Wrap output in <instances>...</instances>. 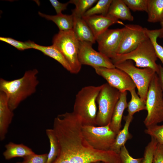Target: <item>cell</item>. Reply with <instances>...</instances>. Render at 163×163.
Listing matches in <instances>:
<instances>
[{"label":"cell","mask_w":163,"mask_h":163,"mask_svg":"<svg viewBox=\"0 0 163 163\" xmlns=\"http://www.w3.org/2000/svg\"><path fill=\"white\" fill-rule=\"evenodd\" d=\"M80 118L73 112L59 114L54 120L53 129L59 144L58 155L52 163H121L119 154L111 150L92 148L82 133Z\"/></svg>","instance_id":"cell-1"},{"label":"cell","mask_w":163,"mask_h":163,"mask_svg":"<svg viewBox=\"0 0 163 163\" xmlns=\"http://www.w3.org/2000/svg\"><path fill=\"white\" fill-rule=\"evenodd\" d=\"M38 71L34 69L26 71L21 78L12 80L0 79V91L5 93L11 110L13 111L20 104L34 94L39 84Z\"/></svg>","instance_id":"cell-2"},{"label":"cell","mask_w":163,"mask_h":163,"mask_svg":"<svg viewBox=\"0 0 163 163\" xmlns=\"http://www.w3.org/2000/svg\"><path fill=\"white\" fill-rule=\"evenodd\" d=\"M102 86L84 87L76 95L72 112L80 118L83 125L96 126L97 99Z\"/></svg>","instance_id":"cell-3"},{"label":"cell","mask_w":163,"mask_h":163,"mask_svg":"<svg viewBox=\"0 0 163 163\" xmlns=\"http://www.w3.org/2000/svg\"><path fill=\"white\" fill-rule=\"evenodd\" d=\"M115 65L130 60L135 62L138 68H150L157 73L158 71V65L156 63L157 57L153 45L149 38L140 43L134 50L126 54H117L111 59Z\"/></svg>","instance_id":"cell-4"},{"label":"cell","mask_w":163,"mask_h":163,"mask_svg":"<svg viewBox=\"0 0 163 163\" xmlns=\"http://www.w3.org/2000/svg\"><path fill=\"white\" fill-rule=\"evenodd\" d=\"M146 106L147 114L143 123L147 128L163 121V92L156 73L149 87Z\"/></svg>","instance_id":"cell-5"},{"label":"cell","mask_w":163,"mask_h":163,"mask_svg":"<svg viewBox=\"0 0 163 163\" xmlns=\"http://www.w3.org/2000/svg\"><path fill=\"white\" fill-rule=\"evenodd\" d=\"M52 42L69 64L71 69V73H78L82 67L78 56L79 41L72 30L59 31L53 37Z\"/></svg>","instance_id":"cell-6"},{"label":"cell","mask_w":163,"mask_h":163,"mask_svg":"<svg viewBox=\"0 0 163 163\" xmlns=\"http://www.w3.org/2000/svg\"><path fill=\"white\" fill-rule=\"evenodd\" d=\"M102 85L97 99L98 110L96 123L98 126H104L110 123L120 94L119 91L107 83Z\"/></svg>","instance_id":"cell-7"},{"label":"cell","mask_w":163,"mask_h":163,"mask_svg":"<svg viewBox=\"0 0 163 163\" xmlns=\"http://www.w3.org/2000/svg\"><path fill=\"white\" fill-rule=\"evenodd\" d=\"M82 131L84 138L92 148L101 151L110 150L117 135L110 128V123L97 126L82 125Z\"/></svg>","instance_id":"cell-8"},{"label":"cell","mask_w":163,"mask_h":163,"mask_svg":"<svg viewBox=\"0 0 163 163\" xmlns=\"http://www.w3.org/2000/svg\"><path fill=\"white\" fill-rule=\"evenodd\" d=\"M114 65L129 76L137 88L138 94L142 100L146 101L149 87L155 72L150 68H138L130 60Z\"/></svg>","instance_id":"cell-9"},{"label":"cell","mask_w":163,"mask_h":163,"mask_svg":"<svg viewBox=\"0 0 163 163\" xmlns=\"http://www.w3.org/2000/svg\"><path fill=\"white\" fill-rule=\"evenodd\" d=\"M119 45L117 54L129 53L135 49L144 40L149 38L146 28L137 24L125 25Z\"/></svg>","instance_id":"cell-10"},{"label":"cell","mask_w":163,"mask_h":163,"mask_svg":"<svg viewBox=\"0 0 163 163\" xmlns=\"http://www.w3.org/2000/svg\"><path fill=\"white\" fill-rule=\"evenodd\" d=\"M93 44L80 42L78 59L81 65L90 66L94 69L98 67L116 68L110 59L93 49Z\"/></svg>","instance_id":"cell-11"},{"label":"cell","mask_w":163,"mask_h":163,"mask_svg":"<svg viewBox=\"0 0 163 163\" xmlns=\"http://www.w3.org/2000/svg\"><path fill=\"white\" fill-rule=\"evenodd\" d=\"M96 73L103 78L111 87L122 92L135 89L136 85L126 72L116 68H94Z\"/></svg>","instance_id":"cell-12"},{"label":"cell","mask_w":163,"mask_h":163,"mask_svg":"<svg viewBox=\"0 0 163 163\" xmlns=\"http://www.w3.org/2000/svg\"><path fill=\"white\" fill-rule=\"evenodd\" d=\"M123 28L108 29L96 39L99 52L111 59L117 54Z\"/></svg>","instance_id":"cell-13"},{"label":"cell","mask_w":163,"mask_h":163,"mask_svg":"<svg viewBox=\"0 0 163 163\" xmlns=\"http://www.w3.org/2000/svg\"><path fill=\"white\" fill-rule=\"evenodd\" d=\"M82 18L90 28L96 39L112 25L115 24L124 25L119 19L107 14L95 15Z\"/></svg>","instance_id":"cell-14"},{"label":"cell","mask_w":163,"mask_h":163,"mask_svg":"<svg viewBox=\"0 0 163 163\" xmlns=\"http://www.w3.org/2000/svg\"><path fill=\"white\" fill-rule=\"evenodd\" d=\"M14 114L10 109L8 97L4 92L0 91V140L5 139Z\"/></svg>","instance_id":"cell-15"},{"label":"cell","mask_w":163,"mask_h":163,"mask_svg":"<svg viewBox=\"0 0 163 163\" xmlns=\"http://www.w3.org/2000/svg\"><path fill=\"white\" fill-rule=\"evenodd\" d=\"M127 91L120 92V96L114 109L110 123L111 129L117 134L121 130L124 111L127 107Z\"/></svg>","instance_id":"cell-16"},{"label":"cell","mask_w":163,"mask_h":163,"mask_svg":"<svg viewBox=\"0 0 163 163\" xmlns=\"http://www.w3.org/2000/svg\"><path fill=\"white\" fill-rule=\"evenodd\" d=\"M73 17L72 30L79 41L95 43L96 38L84 20L82 18Z\"/></svg>","instance_id":"cell-17"},{"label":"cell","mask_w":163,"mask_h":163,"mask_svg":"<svg viewBox=\"0 0 163 163\" xmlns=\"http://www.w3.org/2000/svg\"><path fill=\"white\" fill-rule=\"evenodd\" d=\"M107 14L118 19L130 21L134 20L130 9L123 0H112Z\"/></svg>","instance_id":"cell-18"},{"label":"cell","mask_w":163,"mask_h":163,"mask_svg":"<svg viewBox=\"0 0 163 163\" xmlns=\"http://www.w3.org/2000/svg\"><path fill=\"white\" fill-rule=\"evenodd\" d=\"M32 49L38 50L44 55L51 57L56 60L68 71L71 72V67L62 53L53 45L49 46H41L32 42Z\"/></svg>","instance_id":"cell-19"},{"label":"cell","mask_w":163,"mask_h":163,"mask_svg":"<svg viewBox=\"0 0 163 163\" xmlns=\"http://www.w3.org/2000/svg\"><path fill=\"white\" fill-rule=\"evenodd\" d=\"M5 150L3 155L7 160L16 157L24 158L34 153L31 148L22 143L18 144L10 142L5 145Z\"/></svg>","instance_id":"cell-20"},{"label":"cell","mask_w":163,"mask_h":163,"mask_svg":"<svg viewBox=\"0 0 163 163\" xmlns=\"http://www.w3.org/2000/svg\"><path fill=\"white\" fill-rule=\"evenodd\" d=\"M124 118L125 122L123 128L117 134L114 142L110 149V150L119 154L122 147L125 145L126 141L132 137V135L129 132V129L133 116L127 115L124 116Z\"/></svg>","instance_id":"cell-21"},{"label":"cell","mask_w":163,"mask_h":163,"mask_svg":"<svg viewBox=\"0 0 163 163\" xmlns=\"http://www.w3.org/2000/svg\"><path fill=\"white\" fill-rule=\"evenodd\" d=\"M40 16L48 20L54 22L58 27L59 31H66L72 30L74 17L71 15L64 14L62 13L51 15L38 12Z\"/></svg>","instance_id":"cell-22"},{"label":"cell","mask_w":163,"mask_h":163,"mask_svg":"<svg viewBox=\"0 0 163 163\" xmlns=\"http://www.w3.org/2000/svg\"><path fill=\"white\" fill-rule=\"evenodd\" d=\"M147 13L149 22H160L163 18V0H148Z\"/></svg>","instance_id":"cell-23"},{"label":"cell","mask_w":163,"mask_h":163,"mask_svg":"<svg viewBox=\"0 0 163 163\" xmlns=\"http://www.w3.org/2000/svg\"><path fill=\"white\" fill-rule=\"evenodd\" d=\"M131 95V99L128 103V115L133 116L134 113L143 110H146V101L142 100L136 93L135 88L129 91Z\"/></svg>","instance_id":"cell-24"},{"label":"cell","mask_w":163,"mask_h":163,"mask_svg":"<svg viewBox=\"0 0 163 163\" xmlns=\"http://www.w3.org/2000/svg\"><path fill=\"white\" fill-rule=\"evenodd\" d=\"M46 133L50 144V149L47 155V159L46 163H52L56 158L59 153V142L53 129H46Z\"/></svg>","instance_id":"cell-25"},{"label":"cell","mask_w":163,"mask_h":163,"mask_svg":"<svg viewBox=\"0 0 163 163\" xmlns=\"http://www.w3.org/2000/svg\"><path fill=\"white\" fill-rule=\"evenodd\" d=\"M97 0H70L68 2L69 4H74L75 6L72 10V14L74 17L82 18L85 12L95 3Z\"/></svg>","instance_id":"cell-26"},{"label":"cell","mask_w":163,"mask_h":163,"mask_svg":"<svg viewBox=\"0 0 163 163\" xmlns=\"http://www.w3.org/2000/svg\"><path fill=\"white\" fill-rule=\"evenodd\" d=\"M112 0H99L96 5L88 10L83 16L95 15H107Z\"/></svg>","instance_id":"cell-27"},{"label":"cell","mask_w":163,"mask_h":163,"mask_svg":"<svg viewBox=\"0 0 163 163\" xmlns=\"http://www.w3.org/2000/svg\"><path fill=\"white\" fill-rule=\"evenodd\" d=\"M145 30L149 38L153 45L156 56L161 61L163 67V47L157 42V38L159 37L160 34V29L150 30L146 28Z\"/></svg>","instance_id":"cell-28"},{"label":"cell","mask_w":163,"mask_h":163,"mask_svg":"<svg viewBox=\"0 0 163 163\" xmlns=\"http://www.w3.org/2000/svg\"><path fill=\"white\" fill-rule=\"evenodd\" d=\"M158 144L157 141L151 137L150 141L145 148L142 163H152L154 154Z\"/></svg>","instance_id":"cell-29"},{"label":"cell","mask_w":163,"mask_h":163,"mask_svg":"<svg viewBox=\"0 0 163 163\" xmlns=\"http://www.w3.org/2000/svg\"><path fill=\"white\" fill-rule=\"evenodd\" d=\"M144 132L155 139L158 143L163 145V124L156 125L147 128Z\"/></svg>","instance_id":"cell-30"},{"label":"cell","mask_w":163,"mask_h":163,"mask_svg":"<svg viewBox=\"0 0 163 163\" xmlns=\"http://www.w3.org/2000/svg\"><path fill=\"white\" fill-rule=\"evenodd\" d=\"M129 8L133 11L147 12L148 0H123Z\"/></svg>","instance_id":"cell-31"},{"label":"cell","mask_w":163,"mask_h":163,"mask_svg":"<svg viewBox=\"0 0 163 163\" xmlns=\"http://www.w3.org/2000/svg\"><path fill=\"white\" fill-rule=\"evenodd\" d=\"M0 40L14 46L19 50L32 49V41H30L23 42L8 37H0Z\"/></svg>","instance_id":"cell-32"},{"label":"cell","mask_w":163,"mask_h":163,"mask_svg":"<svg viewBox=\"0 0 163 163\" xmlns=\"http://www.w3.org/2000/svg\"><path fill=\"white\" fill-rule=\"evenodd\" d=\"M121 163H142L143 158H133L129 154L125 145L122 147L119 154Z\"/></svg>","instance_id":"cell-33"},{"label":"cell","mask_w":163,"mask_h":163,"mask_svg":"<svg viewBox=\"0 0 163 163\" xmlns=\"http://www.w3.org/2000/svg\"><path fill=\"white\" fill-rule=\"evenodd\" d=\"M48 154H36L35 153L23 158L24 163H46Z\"/></svg>","instance_id":"cell-34"},{"label":"cell","mask_w":163,"mask_h":163,"mask_svg":"<svg viewBox=\"0 0 163 163\" xmlns=\"http://www.w3.org/2000/svg\"><path fill=\"white\" fill-rule=\"evenodd\" d=\"M152 163H163V145L158 143L154 154Z\"/></svg>","instance_id":"cell-35"},{"label":"cell","mask_w":163,"mask_h":163,"mask_svg":"<svg viewBox=\"0 0 163 163\" xmlns=\"http://www.w3.org/2000/svg\"><path fill=\"white\" fill-rule=\"evenodd\" d=\"M50 2L54 8L57 14L62 13V12L66 9L69 4L68 2L65 3H61L57 0H50Z\"/></svg>","instance_id":"cell-36"},{"label":"cell","mask_w":163,"mask_h":163,"mask_svg":"<svg viewBox=\"0 0 163 163\" xmlns=\"http://www.w3.org/2000/svg\"><path fill=\"white\" fill-rule=\"evenodd\" d=\"M158 71L156 73L158 75L159 82L163 92V67L161 65H158Z\"/></svg>","instance_id":"cell-37"},{"label":"cell","mask_w":163,"mask_h":163,"mask_svg":"<svg viewBox=\"0 0 163 163\" xmlns=\"http://www.w3.org/2000/svg\"><path fill=\"white\" fill-rule=\"evenodd\" d=\"M161 28L159 29L160 30V34L159 37L160 38H163V18L160 21Z\"/></svg>","instance_id":"cell-38"},{"label":"cell","mask_w":163,"mask_h":163,"mask_svg":"<svg viewBox=\"0 0 163 163\" xmlns=\"http://www.w3.org/2000/svg\"><path fill=\"white\" fill-rule=\"evenodd\" d=\"M91 163H101V162L100 161H96L93 162H91Z\"/></svg>","instance_id":"cell-39"},{"label":"cell","mask_w":163,"mask_h":163,"mask_svg":"<svg viewBox=\"0 0 163 163\" xmlns=\"http://www.w3.org/2000/svg\"><path fill=\"white\" fill-rule=\"evenodd\" d=\"M16 163H24L23 161L22 162H17Z\"/></svg>","instance_id":"cell-40"},{"label":"cell","mask_w":163,"mask_h":163,"mask_svg":"<svg viewBox=\"0 0 163 163\" xmlns=\"http://www.w3.org/2000/svg\"><path fill=\"white\" fill-rule=\"evenodd\" d=\"M101 163H103V162H101Z\"/></svg>","instance_id":"cell-41"}]
</instances>
